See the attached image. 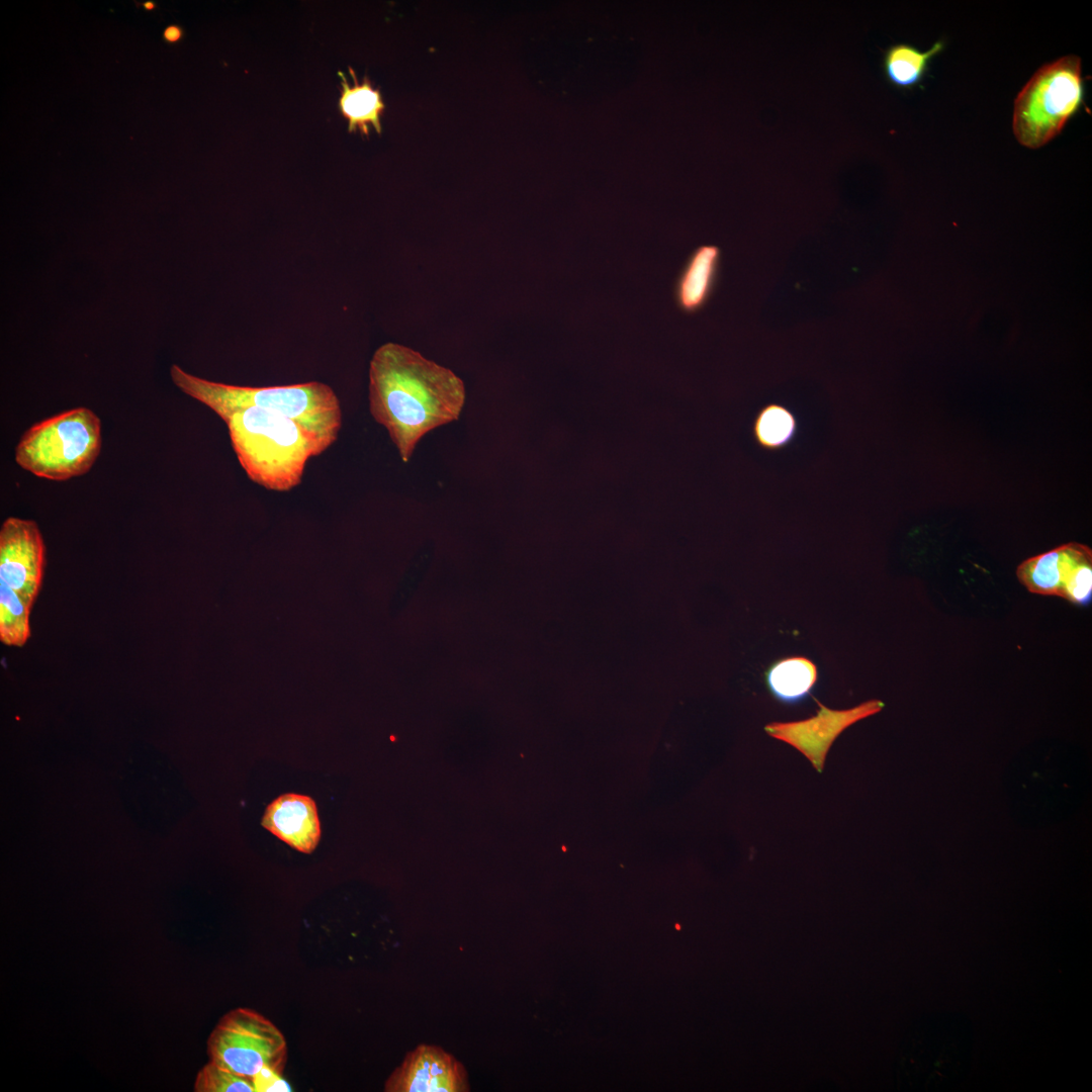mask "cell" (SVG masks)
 Wrapping results in <instances>:
<instances>
[{"mask_svg":"<svg viewBox=\"0 0 1092 1092\" xmlns=\"http://www.w3.org/2000/svg\"><path fill=\"white\" fill-rule=\"evenodd\" d=\"M368 389L370 414L403 462L428 432L457 420L465 402L464 383L453 371L396 343L374 352Z\"/></svg>","mask_w":1092,"mask_h":1092,"instance_id":"1","label":"cell"},{"mask_svg":"<svg viewBox=\"0 0 1092 1092\" xmlns=\"http://www.w3.org/2000/svg\"><path fill=\"white\" fill-rule=\"evenodd\" d=\"M235 454L247 476L273 491L300 484L306 464L326 448L295 421L255 406L221 410Z\"/></svg>","mask_w":1092,"mask_h":1092,"instance_id":"2","label":"cell"},{"mask_svg":"<svg viewBox=\"0 0 1092 1092\" xmlns=\"http://www.w3.org/2000/svg\"><path fill=\"white\" fill-rule=\"evenodd\" d=\"M173 383L186 395L221 410L255 406L281 414L313 434L326 448L338 439L342 427L340 400L333 388L320 381L277 386H242L207 380L173 364Z\"/></svg>","mask_w":1092,"mask_h":1092,"instance_id":"3","label":"cell"},{"mask_svg":"<svg viewBox=\"0 0 1092 1092\" xmlns=\"http://www.w3.org/2000/svg\"><path fill=\"white\" fill-rule=\"evenodd\" d=\"M102 445L101 423L87 407H76L31 426L15 448V461L33 475L64 481L87 473Z\"/></svg>","mask_w":1092,"mask_h":1092,"instance_id":"4","label":"cell"},{"mask_svg":"<svg viewBox=\"0 0 1092 1092\" xmlns=\"http://www.w3.org/2000/svg\"><path fill=\"white\" fill-rule=\"evenodd\" d=\"M1081 59L1063 56L1041 66L1014 101L1012 127L1017 142L1038 149L1056 138L1084 99Z\"/></svg>","mask_w":1092,"mask_h":1092,"instance_id":"5","label":"cell"},{"mask_svg":"<svg viewBox=\"0 0 1092 1092\" xmlns=\"http://www.w3.org/2000/svg\"><path fill=\"white\" fill-rule=\"evenodd\" d=\"M209 1061L252 1079L262 1068L283 1074L287 1042L280 1029L261 1013L239 1007L224 1014L207 1039Z\"/></svg>","mask_w":1092,"mask_h":1092,"instance_id":"6","label":"cell"},{"mask_svg":"<svg viewBox=\"0 0 1092 1092\" xmlns=\"http://www.w3.org/2000/svg\"><path fill=\"white\" fill-rule=\"evenodd\" d=\"M46 546L32 520L7 518L0 529V581L32 607L41 587Z\"/></svg>","mask_w":1092,"mask_h":1092,"instance_id":"7","label":"cell"},{"mask_svg":"<svg viewBox=\"0 0 1092 1092\" xmlns=\"http://www.w3.org/2000/svg\"><path fill=\"white\" fill-rule=\"evenodd\" d=\"M816 702L819 706L816 716L803 721L774 722L764 729L770 736L798 748L821 771L825 755L835 738L851 724L880 712L884 703L871 700L851 709L831 710Z\"/></svg>","mask_w":1092,"mask_h":1092,"instance_id":"8","label":"cell"},{"mask_svg":"<svg viewBox=\"0 0 1092 1092\" xmlns=\"http://www.w3.org/2000/svg\"><path fill=\"white\" fill-rule=\"evenodd\" d=\"M387 1092H457L467 1091L463 1066L442 1049L420 1045L408 1053L402 1064L387 1079Z\"/></svg>","mask_w":1092,"mask_h":1092,"instance_id":"9","label":"cell"},{"mask_svg":"<svg viewBox=\"0 0 1092 1092\" xmlns=\"http://www.w3.org/2000/svg\"><path fill=\"white\" fill-rule=\"evenodd\" d=\"M1091 560L1088 546L1070 542L1026 559L1017 567L1016 574L1030 593L1063 598L1078 567Z\"/></svg>","mask_w":1092,"mask_h":1092,"instance_id":"10","label":"cell"},{"mask_svg":"<svg viewBox=\"0 0 1092 1092\" xmlns=\"http://www.w3.org/2000/svg\"><path fill=\"white\" fill-rule=\"evenodd\" d=\"M262 825L292 848L311 853L321 838L314 801L304 795L284 794L266 808Z\"/></svg>","mask_w":1092,"mask_h":1092,"instance_id":"11","label":"cell"},{"mask_svg":"<svg viewBox=\"0 0 1092 1092\" xmlns=\"http://www.w3.org/2000/svg\"><path fill=\"white\" fill-rule=\"evenodd\" d=\"M349 72L353 78L350 85L342 73V91L339 99V108L344 117L349 121L350 132L360 130L362 134H369L370 126L377 133H381V115L385 104L378 89L372 87L370 81L365 78L359 82L352 68Z\"/></svg>","mask_w":1092,"mask_h":1092,"instance_id":"12","label":"cell"},{"mask_svg":"<svg viewBox=\"0 0 1092 1092\" xmlns=\"http://www.w3.org/2000/svg\"><path fill=\"white\" fill-rule=\"evenodd\" d=\"M818 678L815 663L804 656L775 661L765 672L770 694L780 702L795 705L810 696Z\"/></svg>","mask_w":1092,"mask_h":1092,"instance_id":"13","label":"cell"},{"mask_svg":"<svg viewBox=\"0 0 1092 1092\" xmlns=\"http://www.w3.org/2000/svg\"><path fill=\"white\" fill-rule=\"evenodd\" d=\"M719 257L714 246L700 247L691 256L676 286V298L684 309L692 311L706 302L715 282Z\"/></svg>","mask_w":1092,"mask_h":1092,"instance_id":"14","label":"cell"},{"mask_svg":"<svg viewBox=\"0 0 1092 1092\" xmlns=\"http://www.w3.org/2000/svg\"><path fill=\"white\" fill-rule=\"evenodd\" d=\"M944 48L942 40L929 50L920 51L909 43L890 46L883 56V71L887 81L901 90H910L921 84L930 61Z\"/></svg>","mask_w":1092,"mask_h":1092,"instance_id":"15","label":"cell"},{"mask_svg":"<svg viewBox=\"0 0 1092 1092\" xmlns=\"http://www.w3.org/2000/svg\"><path fill=\"white\" fill-rule=\"evenodd\" d=\"M799 424L795 414L782 403L763 405L756 414L752 434L756 444L766 451H779L796 438Z\"/></svg>","mask_w":1092,"mask_h":1092,"instance_id":"16","label":"cell"},{"mask_svg":"<svg viewBox=\"0 0 1092 1092\" xmlns=\"http://www.w3.org/2000/svg\"><path fill=\"white\" fill-rule=\"evenodd\" d=\"M29 606L14 589L0 581V641L22 647L30 637Z\"/></svg>","mask_w":1092,"mask_h":1092,"instance_id":"17","label":"cell"},{"mask_svg":"<svg viewBox=\"0 0 1092 1092\" xmlns=\"http://www.w3.org/2000/svg\"><path fill=\"white\" fill-rule=\"evenodd\" d=\"M195 1092H255L250 1078L233 1073L209 1061L197 1073Z\"/></svg>","mask_w":1092,"mask_h":1092,"instance_id":"18","label":"cell"},{"mask_svg":"<svg viewBox=\"0 0 1092 1092\" xmlns=\"http://www.w3.org/2000/svg\"><path fill=\"white\" fill-rule=\"evenodd\" d=\"M251 1080L256 1092L291 1091L290 1085L282 1078V1075L269 1067L262 1068Z\"/></svg>","mask_w":1092,"mask_h":1092,"instance_id":"19","label":"cell"},{"mask_svg":"<svg viewBox=\"0 0 1092 1092\" xmlns=\"http://www.w3.org/2000/svg\"><path fill=\"white\" fill-rule=\"evenodd\" d=\"M181 36V31L178 27L170 26L165 30V37L170 41H175Z\"/></svg>","mask_w":1092,"mask_h":1092,"instance_id":"20","label":"cell"},{"mask_svg":"<svg viewBox=\"0 0 1092 1092\" xmlns=\"http://www.w3.org/2000/svg\"><path fill=\"white\" fill-rule=\"evenodd\" d=\"M146 7L147 8H153V3H150V2L146 3Z\"/></svg>","mask_w":1092,"mask_h":1092,"instance_id":"21","label":"cell"}]
</instances>
